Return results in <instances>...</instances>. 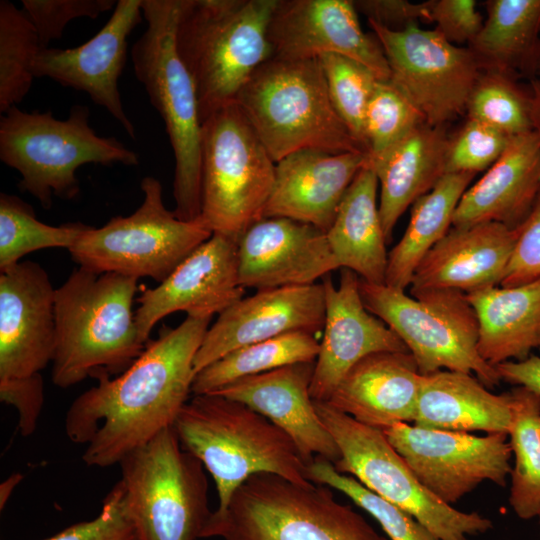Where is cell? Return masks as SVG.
<instances>
[{
	"label": "cell",
	"instance_id": "1",
	"mask_svg": "<svg viewBox=\"0 0 540 540\" xmlns=\"http://www.w3.org/2000/svg\"><path fill=\"white\" fill-rule=\"evenodd\" d=\"M212 318L187 316L178 326L162 327L124 372L98 379L69 406L65 433L85 445L82 459L109 467L174 426L188 402L195 377L194 358Z\"/></svg>",
	"mask_w": 540,
	"mask_h": 540
},
{
	"label": "cell",
	"instance_id": "2",
	"mask_svg": "<svg viewBox=\"0 0 540 540\" xmlns=\"http://www.w3.org/2000/svg\"><path fill=\"white\" fill-rule=\"evenodd\" d=\"M138 280L78 267L56 288L54 385L117 376L142 354L147 343L133 312Z\"/></svg>",
	"mask_w": 540,
	"mask_h": 540
},
{
	"label": "cell",
	"instance_id": "3",
	"mask_svg": "<svg viewBox=\"0 0 540 540\" xmlns=\"http://www.w3.org/2000/svg\"><path fill=\"white\" fill-rule=\"evenodd\" d=\"M174 429L182 447L213 477L217 512L251 476L269 473L307 484L308 464L294 441L268 418L225 396L194 395L180 410Z\"/></svg>",
	"mask_w": 540,
	"mask_h": 540
},
{
	"label": "cell",
	"instance_id": "4",
	"mask_svg": "<svg viewBox=\"0 0 540 540\" xmlns=\"http://www.w3.org/2000/svg\"><path fill=\"white\" fill-rule=\"evenodd\" d=\"M278 0H180L176 48L193 80L201 123L234 103L272 57L267 31Z\"/></svg>",
	"mask_w": 540,
	"mask_h": 540
},
{
	"label": "cell",
	"instance_id": "5",
	"mask_svg": "<svg viewBox=\"0 0 540 540\" xmlns=\"http://www.w3.org/2000/svg\"><path fill=\"white\" fill-rule=\"evenodd\" d=\"M235 102L275 162L307 149L367 154L336 112L319 58L271 57Z\"/></svg>",
	"mask_w": 540,
	"mask_h": 540
},
{
	"label": "cell",
	"instance_id": "6",
	"mask_svg": "<svg viewBox=\"0 0 540 540\" xmlns=\"http://www.w3.org/2000/svg\"><path fill=\"white\" fill-rule=\"evenodd\" d=\"M180 0H142L147 27L134 43L135 76L165 124L175 158L176 217L201 215V121L195 86L176 48Z\"/></svg>",
	"mask_w": 540,
	"mask_h": 540
},
{
	"label": "cell",
	"instance_id": "7",
	"mask_svg": "<svg viewBox=\"0 0 540 540\" xmlns=\"http://www.w3.org/2000/svg\"><path fill=\"white\" fill-rule=\"evenodd\" d=\"M87 106L72 107L66 120L50 111L24 112L11 107L0 118V159L17 170L18 187L49 209L53 197L74 199L76 177L86 164L137 166L139 156L112 137L98 136L89 125Z\"/></svg>",
	"mask_w": 540,
	"mask_h": 540
},
{
	"label": "cell",
	"instance_id": "8",
	"mask_svg": "<svg viewBox=\"0 0 540 540\" xmlns=\"http://www.w3.org/2000/svg\"><path fill=\"white\" fill-rule=\"evenodd\" d=\"M222 540H389L332 488L298 484L259 473L233 494L225 511H213L203 538Z\"/></svg>",
	"mask_w": 540,
	"mask_h": 540
},
{
	"label": "cell",
	"instance_id": "9",
	"mask_svg": "<svg viewBox=\"0 0 540 540\" xmlns=\"http://www.w3.org/2000/svg\"><path fill=\"white\" fill-rule=\"evenodd\" d=\"M118 465L126 511L139 540L203 538L213 514L206 469L182 447L173 426Z\"/></svg>",
	"mask_w": 540,
	"mask_h": 540
},
{
	"label": "cell",
	"instance_id": "10",
	"mask_svg": "<svg viewBox=\"0 0 540 540\" xmlns=\"http://www.w3.org/2000/svg\"><path fill=\"white\" fill-rule=\"evenodd\" d=\"M365 308L392 329L413 356L418 371L442 369L476 375L487 388L501 379L477 349L479 326L466 293L430 289L410 293L359 278Z\"/></svg>",
	"mask_w": 540,
	"mask_h": 540
},
{
	"label": "cell",
	"instance_id": "11",
	"mask_svg": "<svg viewBox=\"0 0 540 540\" xmlns=\"http://www.w3.org/2000/svg\"><path fill=\"white\" fill-rule=\"evenodd\" d=\"M276 162L236 102L201 123V215L212 234L236 242L261 220Z\"/></svg>",
	"mask_w": 540,
	"mask_h": 540
},
{
	"label": "cell",
	"instance_id": "12",
	"mask_svg": "<svg viewBox=\"0 0 540 540\" xmlns=\"http://www.w3.org/2000/svg\"><path fill=\"white\" fill-rule=\"evenodd\" d=\"M142 204L99 228L88 226L68 249L79 267L164 281L212 232L201 217L183 221L166 208L158 179L141 181Z\"/></svg>",
	"mask_w": 540,
	"mask_h": 540
},
{
	"label": "cell",
	"instance_id": "13",
	"mask_svg": "<svg viewBox=\"0 0 540 540\" xmlns=\"http://www.w3.org/2000/svg\"><path fill=\"white\" fill-rule=\"evenodd\" d=\"M315 406L339 449L340 458L333 464L337 471L412 515L439 540H468L469 535L492 529L490 519L457 510L430 492L382 429L363 424L326 402H315Z\"/></svg>",
	"mask_w": 540,
	"mask_h": 540
},
{
	"label": "cell",
	"instance_id": "14",
	"mask_svg": "<svg viewBox=\"0 0 540 540\" xmlns=\"http://www.w3.org/2000/svg\"><path fill=\"white\" fill-rule=\"evenodd\" d=\"M386 56L390 80L431 126H446L466 113L481 67L468 47L448 42L435 28L418 24L389 30L368 20Z\"/></svg>",
	"mask_w": 540,
	"mask_h": 540
},
{
	"label": "cell",
	"instance_id": "15",
	"mask_svg": "<svg viewBox=\"0 0 540 540\" xmlns=\"http://www.w3.org/2000/svg\"><path fill=\"white\" fill-rule=\"evenodd\" d=\"M382 431L417 479L451 506L484 481L505 487L512 470L506 433L476 436L405 422Z\"/></svg>",
	"mask_w": 540,
	"mask_h": 540
},
{
	"label": "cell",
	"instance_id": "16",
	"mask_svg": "<svg viewBox=\"0 0 540 540\" xmlns=\"http://www.w3.org/2000/svg\"><path fill=\"white\" fill-rule=\"evenodd\" d=\"M351 0H278L268 25L272 57L302 60L339 54L362 63L380 80L391 72L383 48L365 33Z\"/></svg>",
	"mask_w": 540,
	"mask_h": 540
},
{
	"label": "cell",
	"instance_id": "17",
	"mask_svg": "<svg viewBox=\"0 0 540 540\" xmlns=\"http://www.w3.org/2000/svg\"><path fill=\"white\" fill-rule=\"evenodd\" d=\"M55 291L46 270L26 260L0 273V381L41 374L56 345Z\"/></svg>",
	"mask_w": 540,
	"mask_h": 540
},
{
	"label": "cell",
	"instance_id": "18",
	"mask_svg": "<svg viewBox=\"0 0 540 540\" xmlns=\"http://www.w3.org/2000/svg\"><path fill=\"white\" fill-rule=\"evenodd\" d=\"M142 16V0H118L106 24L85 43L69 49L42 48L34 63L35 78H49L85 92L135 139L118 83L126 63L128 36Z\"/></svg>",
	"mask_w": 540,
	"mask_h": 540
},
{
	"label": "cell",
	"instance_id": "19",
	"mask_svg": "<svg viewBox=\"0 0 540 540\" xmlns=\"http://www.w3.org/2000/svg\"><path fill=\"white\" fill-rule=\"evenodd\" d=\"M238 275L237 242L212 236L191 253L164 281L138 299L136 323L148 343L154 326L171 313L212 318L244 297Z\"/></svg>",
	"mask_w": 540,
	"mask_h": 540
},
{
	"label": "cell",
	"instance_id": "20",
	"mask_svg": "<svg viewBox=\"0 0 540 540\" xmlns=\"http://www.w3.org/2000/svg\"><path fill=\"white\" fill-rule=\"evenodd\" d=\"M340 270L338 286L329 275L321 282L325 321L310 385L315 402H327L349 370L366 356L409 352L399 336L365 308L357 274Z\"/></svg>",
	"mask_w": 540,
	"mask_h": 540
},
{
	"label": "cell",
	"instance_id": "21",
	"mask_svg": "<svg viewBox=\"0 0 540 540\" xmlns=\"http://www.w3.org/2000/svg\"><path fill=\"white\" fill-rule=\"evenodd\" d=\"M322 283L257 290L220 313L194 358L195 375L229 352L295 331L315 335L324 327Z\"/></svg>",
	"mask_w": 540,
	"mask_h": 540
},
{
	"label": "cell",
	"instance_id": "22",
	"mask_svg": "<svg viewBox=\"0 0 540 540\" xmlns=\"http://www.w3.org/2000/svg\"><path fill=\"white\" fill-rule=\"evenodd\" d=\"M240 284L256 290L316 284L340 269L326 233L288 218H262L237 242Z\"/></svg>",
	"mask_w": 540,
	"mask_h": 540
},
{
	"label": "cell",
	"instance_id": "23",
	"mask_svg": "<svg viewBox=\"0 0 540 540\" xmlns=\"http://www.w3.org/2000/svg\"><path fill=\"white\" fill-rule=\"evenodd\" d=\"M314 365H286L241 378L213 393L239 401L268 418L294 441L308 465L317 456L335 464L339 449L310 395Z\"/></svg>",
	"mask_w": 540,
	"mask_h": 540
},
{
	"label": "cell",
	"instance_id": "24",
	"mask_svg": "<svg viewBox=\"0 0 540 540\" xmlns=\"http://www.w3.org/2000/svg\"><path fill=\"white\" fill-rule=\"evenodd\" d=\"M367 154L300 150L278 162L263 218H288L327 232Z\"/></svg>",
	"mask_w": 540,
	"mask_h": 540
},
{
	"label": "cell",
	"instance_id": "25",
	"mask_svg": "<svg viewBox=\"0 0 540 540\" xmlns=\"http://www.w3.org/2000/svg\"><path fill=\"white\" fill-rule=\"evenodd\" d=\"M517 233L497 222L452 227L416 268L410 293L454 289L468 294L500 285Z\"/></svg>",
	"mask_w": 540,
	"mask_h": 540
},
{
	"label": "cell",
	"instance_id": "26",
	"mask_svg": "<svg viewBox=\"0 0 540 540\" xmlns=\"http://www.w3.org/2000/svg\"><path fill=\"white\" fill-rule=\"evenodd\" d=\"M540 192V142L534 131L512 136L497 161L462 195L452 227L497 222L518 228Z\"/></svg>",
	"mask_w": 540,
	"mask_h": 540
},
{
	"label": "cell",
	"instance_id": "27",
	"mask_svg": "<svg viewBox=\"0 0 540 540\" xmlns=\"http://www.w3.org/2000/svg\"><path fill=\"white\" fill-rule=\"evenodd\" d=\"M422 374L409 352H379L355 364L326 402L379 429L414 421Z\"/></svg>",
	"mask_w": 540,
	"mask_h": 540
},
{
	"label": "cell",
	"instance_id": "28",
	"mask_svg": "<svg viewBox=\"0 0 540 540\" xmlns=\"http://www.w3.org/2000/svg\"><path fill=\"white\" fill-rule=\"evenodd\" d=\"M446 126L423 123L384 153L368 158L380 185L379 214L386 241L405 210L446 174Z\"/></svg>",
	"mask_w": 540,
	"mask_h": 540
},
{
	"label": "cell",
	"instance_id": "29",
	"mask_svg": "<svg viewBox=\"0 0 540 540\" xmlns=\"http://www.w3.org/2000/svg\"><path fill=\"white\" fill-rule=\"evenodd\" d=\"M413 423L427 429L508 434L510 394H494L468 373L440 370L422 375Z\"/></svg>",
	"mask_w": 540,
	"mask_h": 540
},
{
	"label": "cell",
	"instance_id": "30",
	"mask_svg": "<svg viewBox=\"0 0 540 540\" xmlns=\"http://www.w3.org/2000/svg\"><path fill=\"white\" fill-rule=\"evenodd\" d=\"M466 296L478 320V352L490 365L525 360L540 347V278Z\"/></svg>",
	"mask_w": 540,
	"mask_h": 540
},
{
	"label": "cell",
	"instance_id": "31",
	"mask_svg": "<svg viewBox=\"0 0 540 540\" xmlns=\"http://www.w3.org/2000/svg\"><path fill=\"white\" fill-rule=\"evenodd\" d=\"M378 186L375 173L364 166L348 187L326 236L340 269H349L366 282L385 284L388 253Z\"/></svg>",
	"mask_w": 540,
	"mask_h": 540
},
{
	"label": "cell",
	"instance_id": "32",
	"mask_svg": "<svg viewBox=\"0 0 540 540\" xmlns=\"http://www.w3.org/2000/svg\"><path fill=\"white\" fill-rule=\"evenodd\" d=\"M487 18L467 47L482 70L538 78L540 0H489Z\"/></svg>",
	"mask_w": 540,
	"mask_h": 540
},
{
	"label": "cell",
	"instance_id": "33",
	"mask_svg": "<svg viewBox=\"0 0 540 540\" xmlns=\"http://www.w3.org/2000/svg\"><path fill=\"white\" fill-rule=\"evenodd\" d=\"M474 173H446L411 208L409 224L388 253L385 284L406 290L413 274L432 247L451 229L454 211Z\"/></svg>",
	"mask_w": 540,
	"mask_h": 540
},
{
	"label": "cell",
	"instance_id": "34",
	"mask_svg": "<svg viewBox=\"0 0 540 540\" xmlns=\"http://www.w3.org/2000/svg\"><path fill=\"white\" fill-rule=\"evenodd\" d=\"M319 345L314 334L295 331L240 347L196 373L192 393H213L247 376L290 364L315 362Z\"/></svg>",
	"mask_w": 540,
	"mask_h": 540
},
{
	"label": "cell",
	"instance_id": "35",
	"mask_svg": "<svg viewBox=\"0 0 540 540\" xmlns=\"http://www.w3.org/2000/svg\"><path fill=\"white\" fill-rule=\"evenodd\" d=\"M509 394L508 435L514 454L509 504L519 518L529 520L540 513V394L524 386Z\"/></svg>",
	"mask_w": 540,
	"mask_h": 540
},
{
	"label": "cell",
	"instance_id": "36",
	"mask_svg": "<svg viewBox=\"0 0 540 540\" xmlns=\"http://www.w3.org/2000/svg\"><path fill=\"white\" fill-rule=\"evenodd\" d=\"M42 49L39 36L24 10L0 1V112L17 106L29 93L34 63Z\"/></svg>",
	"mask_w": 540,
	"mask_h": 540
},
{
	"label": "cell",
	"instance_id": "37",
	"mask_svg": "<svg viewBox=\"0 0 540 540\" xmlns=\"http://www.w3.org/2000/svg\"><path fill=\"white\" fill-rule=\"evenodd\" d=\"M87 227L80 222L47 225L36 218L28 203L16 195L1 193L0 271L40 249L71 248Z\"/></svg>",
	"mask_w": 540,
	"mask_h": 540
},
{
	"label": "cell",
	"instance_id": "38",
	"mask_svg": "<svg viewBox=\"0 0 540 540\" xmlns=\"http://www.w3.org/2000/svg\"><path fill=\"white\" fill-rule=\"evenodd\" d=\"M531 105L530 85L525 87L506 73L481 70L465 114L512 137L533 131Z\"/></svg>",
	"mask_w": 540,
	"mask_h": 540
},
{
	"label": "cell",
	"instance_id": "39",
	"mask_svg": "<svg viewBox=\"0 0 540 540\" xmlns=\"http://www.w3.org/2000/svg\"><path fill=\"white\" fill-rule=\"evenodd\" d=\"M307 475L310 481L345 494L369 513L389 540H439L412 515L370 491L354 477L337 471L333 463L323 457H314Z\"/></svg>",
	"mask_w": 540,
	"mask_h": 540
},
{
	"label": "cell",
	"instance_id": "40",
	"mask_svg": "<svg viewBox=\"0 0 540 540\" xmlns=\"http://www.w3.org/2000/svg\"><path fill=\"white\" fill-rule=\"evenodd\" d=\"M319 59L336 112L367 153L365 112L380 79L362 63L339 54H323Z\"/></svg>",
	"mask_w": 540,
	"mask_h": 540
},
{
	"label": "cell",
	"instance_id": "41",
	"mask_svg": "<svg viewBox=\"0 0 540 540\" xmlns=\"http://www.w3.org/2000/svg\"><path fill=\"white\" fill-rule=\"evenodd\" d=\"M423 123V115L399 87L390 79L378 80L364 118L367 157L384 153Z\"/></svg>",
	"mask_w": 540,
	"mask_h": 540
},
{
	"label": "cell",
	"instance_id": "42",
	"mask_svg": "<svg viewBox=\"0 0 540 540\" xmlns=\"http://www.w3.org/2000/svg\"><path fill=\"white\" fill-rule=\"evenodd\" d=\"M511 136L481 122L467 118L449 135L446 173H474L489 169L506 149Z\"/></svg>",
	"mask_w": 540,
	"mask_h": 540
},
{
	"label": "cell",
	"instance_id": "43",
	"mask_svg": "<svg viewBox=\"0 0 540 540\" xmlns=\"http://www.w3.org/2000/svg\"><path fill=\"white\" fill-rule=\"evenodd\" d=\"M114 0H22L42 48L62 37L67 24L77 18H97L115 8Z\"/></svg>",
	"mask_w": 540,
	"mask_h": 540
},
{
	"label": "cell",
	"instance_id": "44",
	"mask_svg": "<svg viewBox=\"0 0 540 540\" xmlns=\"http://www.w3.org/2000/svg\"><path fill=\"white\" fill-rule=\"evenodd\" d=\"M45 540H139L120 483L108 492L94 519L69 526Z\"/></svg>",
	"mask_w": 540,
	"mask_h": 540
},
{
	"label": "cell",
	"instance_id": "45",
	"mask_svg": "<svg viewBox=\"0 0 540 540\" xmlns=\"http://www.w3.org/2000/svg\"><path fill=\"white\" fill-rule=\"evenodd\" d=\"M517 232L510 260L500 282L502 287L520 286L540 278V192Z\"/></svg>",
	"mask_w": 540,
	"mask_h": 540
},
{
	"label": "cell",
	"instance_id": "46",
	"mask_svg": "<svg viewBox=\"0 0 540 540\" xmlns=\"http://www.w3.org/2000/svg\"><path fill=\"white\" fill-rule=\"evenodd\" d=\"M430 22L450 43L467 45L480 32L484 19L474 0H429Z\"/></svg>",
	"mask_w": 540,
	"mask_h": 540
},
{
	"label": "cell",
	"instance_id": "47",
	"mask_svg": "<svg viewBox=\"0 0 540 540\" xmlns=\"http://www.w3.org/2000/svg\"><path fill=\"white\" fill-rule=\"evenodd\" d=\"M0 400L16 409L19 432L23 436L31 435L37 427L44 405L42 375L0 381Z\"/></svg>",
	"mask_w": 540,
	"mask_h": 540
},
{
	"label": "cell",
	"instance_id": "48",
	"mask_svg": "<svg viewBox=\"0 0 540 540\" xmlns=\"http://www.w3.org/2000/svg\"><path fill=\"white\" fill-rule=\"evenodd\" d=\"M357 12L367 20L392 30L402 31L418 24L430 22L428 2L413 3L407 0H357L353 1Z\"/></svg>",
	"mask_w": 540,
	"mask_h": 540
},
{
	"label": "cell",
	"instance_id": "49",
	"mask_svg": "<svg viewBox=\"0 0 540 540\" xmlns=\"http://www.w3.org/2000/svg\"><path fill=\"white\" fill-rule=\"evenodd\" d=\"M501 381L524 386L540 394V356L522 361H507L495 366Z\"/></svg>",
	"mask_w": 540,
	"mask_h": 540
},
{
	"label": "cell",
	"instance_id": "50",
	"mask_svg": "<svg viewBox=\"0 0 540 540\" xmlns=\"http://www.w3.org/2000/svg\"><path fill=\"white\" fill-rule=\"evenodd\" d=\"M532 92L531 121L533 131L536 133L540 142V78L530 80Z\"/></svg>",
	"mask_w": 540,
	"mask_h": 540
},
{
	"label": "cell",
	"instance_id": "51",
	"mask_svg": "<svg viewBox=\"0 0 540 540\" xmlns=\"http://www.w3.org/2000/svg\"><path fill=\"white\" fill-rule=\"evenodd\" d=\"M22 480V475L13 474L6 481L1 484L0 487V508L3 509L11 493Z\"/></svg>",
	"mask_w": 540,
	"mask_h": 540
},
{
	"label": "cell",
	"instance_id": "52",
	"mask_svg": "<svg viewBox=\"0 0 540 540\" xmlns=\"http://www.w3.org/2000/svg\"><path fill=\"white\" fill-rule=\"evenodd\" d=\"M538 518H539V523H540V513H539V515H538Z\"/></svg>",
	"mask_w": 540,
	"mask_h": 540
},
{
	"label": "cell",
	"instance_id": "53",
	"mask_svg": "<svg viewBox=\"0 0 540 540\" xmlns=\"http://www.w3.org/2000/svg\"><path fill=\"white\" fill-rule=\"evenodd\" d=\"M539 75H540V67H539Z\"/></svg>",
	"mask_w": 540,
	"mask_h": 540
}]
</instances>
